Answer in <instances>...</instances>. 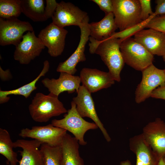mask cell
Segmentation results:
<instances>
[{
  "mask_svg": "<svg viewBox=\"0 0 165 165\" xmlns=\"http://www.w3.org/2000/svg\"><path fill=\"white\" fill-rule=\"evenodd\" d=\"M67 132L66 130L55 127L51 123L44 126H33L31 129L23 128L19 135L23 138L36 139L51 146H57L61 145Z\"/></svg>",
  "mask_w": 165,
  "mask_h": 165,
  "instance_id": "9c48e42d",
  "label": "cell"
},
{
  "mask_svg": "<svg viewBox=\"0 0 165 165\" xmlns=\"http://www.w3.org/2000/svg\"><path fill=\"white\" fill-rule=\"evenodd\" d=\"M160 160L165 156V123L159 118L145 126L141 133Z\"/></svg>",
  "mask_w": 165,
  "mask_h": 165,
  "instance_id": "4fadbf2b",
  "label": "cell"
},
{
  "mask_svg": "<svg viewBox=\"0 0 165 165\" xmlns=\"http://www.w3.org/2000/svg\"><path fill=\"white\" fill-rule=\"evenodd\" d=\"M90 37L97 42L110 37L118 28L113 13L105 14V17L97 22L89 23Z\"/></svg>",
  "mask_w": 165,
  "mask_h": 165,
  "instance_id": "ffe728a7",
  "label": "cell"
},
{
  "mask_svg": "<svg viewBox=\"0 0 165 165\" xmlns=\"http://www.w3.org/2000/svg\"><path fill=\"white\" fill-rule=\"evenodd\" d=\"M46 6L45 8V15L47 20L52 18L56 11L58 3L55 0H46Z\"/></svg>",
  "mask_w": 165,
  "mask_h": 165,
  "instance_id": "4dcf8cb0",
  "label": "cell"
},
{
  "mask_svg": "<svg viewBox=\"0 0 165 165\" xmlns=\"http://www.w3.org/2000/svg\"><path fill=\"white\" fill-rule=\"evenodd\" d=\"M141 72L142 80L135 92V100L137 103L150 97L156 88L165 85L164 69H158L152 64Z\"/></svg>",
  "mask_w": 165,
  "mask_h": 165,
  "instance_id": "52a82bcc",
  "label": "cell"
},
{
  "mask_svg": "<svg viewBox=\"0 0 165 165\" xmlns=\"http://www.w3.org/2000/svg\"><path fill=\"white\" fill-rule=\"evenodd\" d=\"M163 159L164 161L165 162V156L163 157Z\"/></svg>",
  "mask_w": 165,
  "mask_h": 165,
  "instance_id": "8d00e7d4",
  "label": "cell"
},
{
  "mask_svg": "<svg viewBox=\"0 0 165 165\" xmlns=\"http://www.w3.org/2000/svg\"><path fill=\"white\" fill-rule=\"evenodd\" d=\"M28 22L17 18L6 19L0 18V45L11 44L17 46L21 41L23 34L26 31H34Z\"/></svg>",
  "mask_w": 165,
  "mask_h": 165,
  "instance_id": "ba28073f",
  "label": "cell"
},
{
  "mask_svg": "<svg viewBox=\"0 0 165 165\" xmlns=\"http://www.w3.org/2000/svg\"><path fill=\"white\" fill-rule=\"evenodd\" d=\"M52 23L64 28L71 25L79 27L88 23L89 18L87 13L69 2L62 1L58 3L52 18Z\"/></svg>",
  "mask_w": 165,
  "mask_h": 165,
  "instance_id": "8992f818",
  "label": "cell"
},
{
  "mask_svg": "<svg viewBox=\"0 0 165 165\" xmlns=\"http://www.w3.org/2000/svg\"><path fill=\"white\" fill-rule=\"evenodd\" d=\"M22 13L35 22H43L47 19L45 15L43 0H20Z\"/></svg>",
  "mask_w": 165,
  "mask_h": 165,
  "instance_id": "603a6c76",
  "label": "cell"
},
{
  "mask_svg": "<svg viewBox=\"0 0 165 165\" xmlns=\"http://www.w3.org/2000/svg\"><path fill=\"white\" fill-rule=\"evenodd\" d=\"M22 13L20 0H0V17L6 19L17 18Z\"/></svg>",
  "mask_w": 165,
  "mask_h": 165,
  "instance_id": "484cf974",
  "label": "cell"
},
{
  "mask_svg": "<svg viewBox=\"0 0 165 165\" xmlns=\"http://www.w3.org/2000/svg\"><path fill=\"white\" fill-rule=\"evenodd\" d=\"M115 21L119 31L142 22L139 0H112Z\"/></svg>",
  "mask_w": 165,
  "mask_h": 165,
  "instance_id": "5b68a950",
  "label": "cell"
},
{
  "mask_svg": "<svg viewBox=\"0 0 165 165\" xmlns=\"http://www.w3.org/2000/svg\"><path fill=\"white\" fill-rule=\"evenodd\" d=\"M45 47L41 40L35 35L34 31H28L16 46L14 59L21 64H28L40 55Z\"/></svg>",
  "mask_w": 165,
  "mask_h": 165,
  "instance_id": "8fae6325",
  "label": "cell"
},
{
  "mask_svg": "<svg viewBox=\"0 0 165 165\" xmlns=\"http://www.w3.org/2000/svg\"><path fill=\"white\" fill-rule=\"evenodd\" d=\"M151 97L165 100V85L159 86L155 89L152 92Z\"/></svg>",
  "mask_w": 165,
  "mask_h": 165,
  "instance_id": "d6a6232c",
  "label": "cell"
},
{
  "mask_svg": "<svg viewBox=\"0 0 165 165\" xmlns=\"http://www.w3.org/2000/svg\"><path fill=\"white\" fill-rule=\"evenodd\" d=\"M40 149L43 157L44 165H61L62 157L61 145L52 146L43 143L42 144Z\"/></svg>",
  "mask_w": 165,
  "mask_h": 165,
  "instance_id": "d4e9b609",
  "label": "cell"
},
{
  "mask_svg": "<svg viewBox=\"0 0 165 165\" xmlns=\"http://www.w3.org/2000/svg\"><path fill=\"white\" fill-rule=\"evenodd\" d=\"M61 165H84L80 156L78 141L67 133L62 141Z\"/></svg>",
  "mask_w": 165,
  "mask_h": 165,
  "instance_id": "44dd1931",
  "label": "cell"
},
{
  "mask_svg": "<svg viewBox=\"0 0 165 165\" xmlns=\"http://www.w3.org/2000/svg\"><path fill=\"white\" fill-rule=\"evenodd\" d=\"M120 165H131V164L130 161L126 160L121 162Z\"/></svg>",
  "mask_w": 165,
  "mask_h": 165,
  "instance_id": "836d02e7",
  "label": "cell"
},
{
  "mask_svg": "<svg viewBox=\"0 0 165 165\" xmlns=\"http://www.w3.org/2000/svg\"><path fill=\"white\" fill-rule=\"evenodd\" d=\"M154 13L156 16H165V0H156Z\"/></svg>",
  "mask_w": 165,
  "mask_h": 165,
  "instance_id": "1f68e13d",
  "label": "cell"
},
{
  "mask_svg": "<svg viewBox=\"0 0 165 165\" xmlns=\"http://www.w3.org/2000/svg\"><path fill=\"white\" fill-rule=\"evenodd\" d=\"M50 64L47 60L43 62V68L37 77L33 80L17 89L9 90H0V103L2 104L8 102L9 99L8 96L10 95H20L27 98L31 93L36 90L37 87L36 83L39 79L49 71Z\"/></svg>",
  "mask_w": 165,
  "mask_h": 165,
  "instance_id": "7402d4cb",
  "label": "cell"
},
{
  "mask_svg": "<svg viewBox=\"0 0 165 165\" xmlns=\"http://www.w3.org/2000/svg\"><path fill=\"white\" fill-rule=\"evenodd\" d=\"M134 38L152 55H165V33L154 29H143Z\"/></svg>",
  "mask_w": 165,
  "mask_h": 165,
  "instance_id": "9a60e30c",
  "label": "cell"
},
{
  "mask_svg": "<svg viewBox=\"0 0 165 165\" xmlns=\"http://www.w3.org/2000/svg\"><path fill=\"white\" fill-rule=\"evenodd\" d=\"M163 60L165 62V55L163 56L162 57ZM165 72V69H164Z\"/></svg>",
  "mask_w": 165,
  "mask_h": 165,
  "instance_id": "d590c367",
  "label": "cell"
},
{
  "mask_svg": "<svg viewBox=\"0 0 165 165\" xmlns=\"http://www.w3.org/2000/svg\"><path fill=\"white\" fill-rule=\"evenodd\" d=\"M77 92V96L73 98L72 101L76 105L78 113L82 118L88 117L92 120L101 130L106 141H110L111 139L97 114L91 93L83 85L80 86Z\"/></svg>",
  "mask_w": 165,
  "mask_h": 165,
  "instance_id": "30bf717a",
  "label": "cell"
},
{
  "mask_svg": "<svg viewBox=\"0 0 165 165\" xmlns=\"http://www.w3.org/2000/svg\"><path fill=\"white\" fill-rule=\"evenodd\" d=\"M96 3L100 9L103 11L105 14L113 12V4L112 0H92Z\"/></svg>",
  "mask_w": 165,
  "mask_h": 165,
  "instance_id": "f546056e",
  "label": "cell"
},
{
  "mask_svg": "<svg viewBox=\"0 0 165 165\" xmlns=\"http://www.w3.org/2000/svg\"><path fill=\"white\" fill-rule=\"evenodd\" d=\"M158 165H165V162L163 158H161L160 160Z\"/></svg>",
  "mask_w": 165,
  "mask_h": 165,
  "instance_id": "e575fe53",
  "label": "cell"
},
{
  "mask_svg": "<svg viewBox=\"0 0 165 165\" xmlns=\"http://www.w3.org/2000/svg\"><path fill=\"white\" fill-rule=\"evenodd\" d=\"M43 143L36 139H19L13 142L14 148H20L18 151L21 159L19 165H44L43 159L40 147Z\"/></svg>",
  "mask_w": 165,
  "mask_h": 165,
  "instance_id": "e0dca14e",
  "label": "cell"
},
{
  "mask_svg": "<svg viewBox=\"0 0 165 165\" xmlns=\"http://www.w3.org/2000/svg\"><path fill=\"white\" fill-rule=\"evenodd\" d=\"M141 7V18L142 21L148 19L154 14L150 0H139Z\"/></svg>",
  "mask_w": 165,
  "mask_h": 165,
  "instance_id": "f1b7e54d",
  "label": "cell"
},
{
  "mask_svg": "<svg viewBox=\"0 0 165 165\" xmlns=\"http://www.w3.org/2000/svg\"><path fill=\"white\" fill-rule=\"evenodd\" d=\"M57 79L45 78L42 80L50 93L57 96L64 91L69 94L77 92L81 82L79 76L61 72Z\"/></svg>",
  "mask_w": 165,
  "mask_h": 165,
  "instance_id": "ac0fdd59",
  "label": "cell"
},
{
  "mask_svg": "<svg viewBox=\"0 0 165 165\" xmlns=\"http://www.w3.org/2000/svg\"><path fill=\"white\" fill-rule=\"evenodd\" d=\"M146 28L154 29L165 33V16H155L149 21Z\"/></svg>",
  "mask_w": 165,
  "mask_h": 165,
  "instance_id": "83f0119b",
  "label": "cell"
},
{
  "mask_svg": "<svg viewBox=\"0 0 165 165\" xmlns=\"http://www.w3.org/2000/svg\"><path fill=\"white\" fill-rule=\"evenodd\" d=\"M89 40L90 42L89 44L90 53L99 55L115 81L119 82L120 74L125 64L120 50L122 40L111 37L100 42L90 37Z\"/></svg>",
  "mask_w": 165,
  "mask_h": 165,
  "instance_id": "6da1fadb",
  "label": "cell"
},
{
  "mask_svg": "<svg viewBox=\"0 0 165 165\" xmlns=\"http://www.w3.org/2000/svg\"><path fill=\"white\" fill-rule=\"evenodd\" d=\"M120 50L125 63L136 70L142 71L152 64L154 55L134 38L123 40Z\"/></svg>",
  "mask_w": 165,
  "mask_h": 165,
  "instance_id": "277c9868",
  "label": "cell"
},
{
  "mask_svg": "<svg viewBox=\"0 0 165 165\" xmlns=\"http://www.w3.org/2000/svg\"><path fill=\"white\" fill-rule=\"evenodd\" d=\"M71 106L63 119L52 120L51 123L55 127L71 133L80 145H85L87 143L84 139L86 133L89 130H95L98 127L94 122H89L83 118L78 112L76 105L72 101L71 102Z\"/></svg>",
  "mask_w": 165,
  "mask_h": 165,
  "instance_id": "3957f363",
  "label": "cell"
},
{
  "mask_svg": "<svg viewBox=\"0 0 165 165\" xmlns=\"http://www.w3.org/2000/svg\"><path fill=\"white\" fill-rule=\"evenodd\" d=\"M30 114L35 121L46 122L52 117L67 112L58 96L50 93L48 95L38 92L28 106Z\"/></svg>",
  "mask_w": 165,
  "mask_h": 165,
  "instance_id": "7a4b0ae2",
  "label": "cell"
},
{
  "mask_svg": "<svg viewBox=\"0 0 165 165\" xmlns=\"http://www.w3.org/2000/svg\"><path fill=\"white\" fill-rule=\"evenodd\" d=\"M68 33L67 30L52 22L40 31L38 37L47 47L49 55L57 57L61 55L64 51Z\"/></svg>",
  "mask_w": 165,
  "mask_h": 165,
  "instance_id": "7c38bea8",
  "label": "cell"
},
{
  "mask_svg": "<svg viewBox=\"0 0 165 165\" xmlns=\"http://www.w3.org/2000/svg\"><path fill=\"white\" fill-rule=\"evenodd\" d=\"M79 77L82 85L91 93L110 87L115 83V80L109 72L96 69L83 68Z\"/></svg>",
  "mask_w": 165,
  "mask_h": 165,
  "instance_id": "5bb4252c",
  "label": "cell"
},
{
  "mask_svg": "<svg viewBox=\"0 0 165 165\" xmlns=\"http://www.w3.org/2000/svg\"><path fill=\"white\" fill-rule=\"evenodd\" d=\"M81 35L79 42L75 52L66 60L60 63L57 68L59 72H65L74 75L77 70L76 67L79 62L86 60L84 54L86 44L89 40L90 32L89 23L81 25L79 27Z\"/></svg>",
  "mask_w": 165,
  "mask_h": 165,
  "instance_id": "2e32d148",
  "label": "cell"
},
{
  "mask_svg": "<svg viewBox=\"0 0 165 165\" xmlns=\"http://www.w3.org/2000/svg\"><path fill=\"white\" fill-rule=\"evenodd\" d=\"M13 142L9 132L6 129L0 128V153L7 159L8 165H17L19 161L17 154L13 150Z\"/></svg>",
  "mask_w": 165,
  "mask_h": 165,
  "instance_id": "cb8c5ba5",
  "label": "cell"
},
{
  "mask_svg": "<svg viewBox=\"0 0 165 165\" xmlns=\"http://www.w3.org/2000/svg\"><path fill=\"white\" fill-rule=\"evenodd\" d=\"M156 16L154 13L147 20L126 29L122 31L115 32L111 36V37L118 38L122 41L128 38L131 37L139 31L146 28L149 21L154 17Z\"/></svg>",
  "mask_w": 165,
  "mask_h": 165,
  "instance_id": "4316f807",
  "label": "cell"
},
{
  "mask_svg": "<svg viewBox=\"0 0 165 165\" xmlns=\"http://www.w3.org/2000/svg\"><path fill=\"white\" fill-rule=\"evenodd\" d=\"M129 147L136 155V165H158L160 160L142 134L130 139Z\"/></svg>",
  "mask_w": 165,
  "mask_h": 165,
  "instance_id": "d6986e66",
  "label": "cell"
}]
</instances>
